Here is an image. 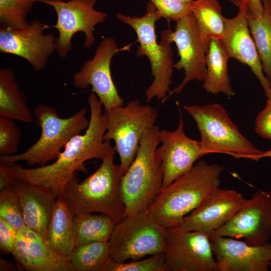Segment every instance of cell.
<instances>
[{"label":"cell","instance_id":"d590c367","mask_svg":"<svg viewBox=\"0 0 271 271\" xmlns=\"http://www.w3.org/2000/svg\"><path fill=\"white\" fill-rule=\"evenodd\" d=\"M16 180L10 166L0 163V191L12 187Z\"/></svg>","mask_w":271,"mask_h":271},{"label":"cell","instance_id":"836d02e7","mask_svg":"<svg viewBox=\"0 0 271 271\" xmlns=\"http://www.w3.org/2000/svg\"><path fill=\"white\" fill-rule=\"evenodd\" d=\"M18 230L0 218V248L6 253L14 252Z\"/></svg>","mask_w":271,"mask_h":271},{"label":"cell","instance_id":"30bf717a","mask_svg":"<svg viewBox=\"0 0 271 271\" xmlns=\"http://www.w3.org/2000/svg\"><path fill=\"white\" fill-rule=\"evenodd\" d=\"M161 39L175 43L180 59L174 64L173 67L178 70L183 69L185 74L181 84L170 91L165 101L171 95L182 92L190 81L203 82L206 73V59L210 38L201 32L191 13L176 21L174 31L170 29L163 31Z\"/></svg>","mask_w":271,"mask_h":271},{"label":"cell","instance_id":"e575fe53","mask_svg":"<svg viewBox=\"0 0 271 271\" xmlns=\"http://www.w3.org/2000/svg\"><path fill=\"white\" fill-rule=\"evenodd\" d=\"M255 130L259 136L271 140V98L267 99L264 108L257 114Z\"/></svg>","mask_w":271,"mask_h":271},{"label":"cell","instance_id":"6da1fadb","mask_svg":"<svg viewBox=\"0 0 271 271\" xmlns=\"http://www.w3.org/2000/svg\"><path fill=\"white\" fill-rule=\"evenodd\" d=\"M87 101L90 115L85 132L73 137L52 164L34 168H24L17 163L9 165L16 179L38 186L57 198L62 196L66 184L77 171L87 172L86 161L102 160L115 151L110 141L104 140L107 114L102 111V103L93 92Z\"/></svg>","mask_w":271,"mask_h":271},{"label":"cell","instance_id":"f546056e","mask_svg":"<svg viewBox=\"0 0 271 271\" xmlns=\"http://www.w3.org/2000/svg\"><path fill=\"white\" fill-rule=\"evenodd\" d=\"M0 218L18 230L26 226L20 200L13 187L0 191Z\"/></svg>","mask_w":271,"mask_h":271},{"label":"cell","instance_id":"ba28073f","mask_svg":"<svg viewBox=\"0 0 271 271\" xmlns=\"http://www.w3.org/2000/svg\"><path fill=\"white\" fill-rule=\"evenodd\" d=\"M167 230L147 210L127 215L116 223L108 240L110 257L125 262L165 252Z\"/></svg>","mask_w":271,"mask_h":271},{"label":"cell","instance_id":"603a6c76","mask_svg":"<svg viewBox=\"0 0 271 271\" xmlns=\"http://www.w3.org/2000/svg\"><path fill=\"white\" fill-rule=\"evenodd\" d=\"M74 215L62 196L55 200L49 226L47 242L58 254L68 257L75 245L73 234Z\"/></svg>","mask_w":271,"mask_h":271},{"label":"cell","instance_id":"f35d334b","mask_svg":"<svg viewBox=\"0 0 271 271\" xmlns=\"http://www.w3.org/2000/svg\"><path fill=\"white\" fill-rule=\"evenodd\" d=\"M264 10L271 20V0H261Z\"/></svg>","mask_w":271,"mask_h":271},{"label":"cell","instance_id":"8992f818","mask_svg":"<svg viewBox=\"0 0 271 271\" xmlns=\"http://www.w3.org/2000/svg\"><path fill=\"white\" fill-rule=\"evenodd\" d=\"M184 108L196 123L205 155L223 153L255 161L271 157V150H259L240 132L221 104L185 105Z\"/></svg>","mask_w":271,"mask_h":271},{"label":"cell","instance_id":"44dd1931","mask_svg":"<svg viewBox=\"0 0 271 271\" xmlns=\"http://www.w3.org/2000/svg\"><path fill=\"white\" fill-rule=\"evenodd\" d=\"M21 203L26 226L47 241L56 197L37 186L17 180L13 185Z\"/></svg>","mask_w":271,"mask_h":271},{"label":"cell","instance_id":"ac0fdd59","mask_svg":"<svg viewBox=\"0 0 271 271\" xmlns=\"http://www.w3.org/2000/svg\"><path fill=\"white\" fill-rule=\"evenodd\" d=\"M246 5L238 8L237 15L225 19V27L220 41L229 58L248 66L258 79L267 98H271V82L265 76L251 36L247 20Z\"/></svg>","mask_w":271,"mask_h":271},{"label":"cell","instance_id":"5b68a950","mask_svg":"<svg viewBox=\"0 0 271 271\" xmlns=\"http://www.w3.org/2000/svg\"><path fill=\"white\" fill-rule=\"evenodd\" d=\"M160 131L155 125L144 134L134 160L121 177L119 191L126 216L147 210L162 189L163 171L156 154Z\"/></svg>","mask_w":271,"mask_h":271},{"label":"cell","instance_id":"2e32d148","mask_svg":"<svg viewBox=\"0 0 271 271\" xmlns=\"http://www.w3.org/2000/svg\"><path fill=\"white\" fill-rule=\"evenodd\" d=\"M239 192L219 187L211 191L201 203L172 229L210 234L227 223L247 202Z\"/></svg>","mask_w":271,"mask_h":271},{"label":"cell","instance_id":"60d3db41","mask_svg":"<svg viewBox=\"0 0 271 271\" xmlns=\"http://www.w3.org/2000/svg\"><path fill=\"white\" fill-rule=\"evenodd\" d=\"M270 242L271 243V239H270ZM269 268H271V257H270V261H269Z\"/></svg>","mask_w":271,"mask_h":271},{"label":"cell","instance_id":"f1b7e54d","mask_svg":"<svg viewBox=\"0 0 271 271\" xmlns=\"http://www.w3.org/2000/svg\"><path fill=\"white\" fill-rule=\"evenodd\" d=\"M38 0H0L1 27L22 29L29 24L27 17Z\"/></svg>","mask_w":271,"mask_h":271},{"label":"cell","instance_id":"cb8c5ba5","mask_svg":"<svg viewBox=\"0 0 271 271\" xmlns=\"http://www.w3.org/2000/svg\"><path fill=\"white\" fill-rule=\"evenodd\" d=\"M229 59L220 40L211 38L206 59V73L203 87L208 93H223L232 97L235 95L228 73Z\"/></svg>","mask_w":271,"mask_h":271},{"label":"cell","instance_id":"1f68e13d","mask_svg":"<svg viewBox=\"0 0 271 271\" xmlns=\"http://www.w3.org/2000/svg\"><path fill=\"white\" fill-rule=\"evenodd\" d=\"M21 138L20 129L14 120L0 116V155L16 154Z\"/></svg>","mask_w":271,"mask_h":271},{"label":"cell","instance_id":"74e56055","mask_svg":"<svg viewBox=\"0 0 271 271\" xmlns=\"http://www.w3.org/2000/svg\"><path fill=\"white\" fill-rule=\"evenodd\" d=\"M16 268L15 265L12 263L0 258V270H15Z\"/></svg>","mask_w":271,"mask_h":271},{"label":"cell","instance_id":"7402d4cb","mask_svg":"<svg viewBox=\"0 0 271 271\" xmlns=\"http://www.w3.org/2000/svg\"><path fill=\"white\" fill-rule=\"evenodd\" d=\"M0 116L27 124L32 123L34 119L28 99L10 68L0 70Z\"/></svg>","mask_w":271,"mask_h":271},{"label":"cell","instance_id":"8d00e7d4","mask_svg":"<svg viewBox=\"0 0 271 271\" xmlns=\"http://www.w3.org/2000/svg\"><path fill=\"white\" fill-rule=\"evenodd\" d=\"M234 6L240 7L246 5V9L256 16H260L263 12V7L261 0H227Z\"/></svg>","mask_w":271,"mask_h":271},{"label":"cell","instance_id":"484cf974","mask_svg":"<svg viewBox=\"0 0 271 271\" xmlns=\"http://www.w3.org/2000/svg\"><path fill=\"white\" fill-rule=\"evenodd\" d=\"M190 9L204 35L210 39H222L225 18L222 15V8L217 0H194L190 4Z\"/></svg>","mask_w":271,"mask_h":271},{"label":"cell","instance_id":"d6a6232c","mask_svg":"<svg viewBox=\"0 0 271 271\" xmlns=\"http://www.w3.org/2000/svg\"><path fill=\"white\" fill-rule=\"evenodd\" d=\"M162 18L177 21L191 13L190 4L178 0H149Z\"/></svg>","mask_w":271,"mask_h":271},{"label":"cell","instance_id":"9a60e30c","mask_svg":"<svg viewBox=\"0 0 271 271\" xmlns=\"http://www.w3.org/2000/svg\"><path fill=\"white\" fill-rule=\"evenodd\" d=\"M48 26L34 20L22 29L1 27L0 51L26 60L35 71L43 69L56 50L57 37L44 33Z\"/></svg>","mask_w":271,"mask_h":271},{"label":"cell","instance_id":"8fae6325","mask_svg":"<svg viewBox=\"0 0 271 271\" xmlns=\"http://www.w3.org/2000/svg\"><path fill=\"white\" fill-rule=\"evenodd\" d=\"M53 8L57 15L55 25L48 26L57 30L56 51L62 59H65L72 49V39L77 33L83 32L85 39L83 47H92L95 42V26L103 23L107 16L94 9L97 0H38Z\"/></svg>","mask_w":271,"mask_h":271},{"label":"cell","instance_id":"d6986e66","mask_svg":"<svg viewBox=\"0 0 271 271\" xmlns=\"http://www.w3.org/2000/svg\"><path fill=\"white\" fill-rule=\"evenodd\" d=\"M217 271H267L271 243L253 246L230 237L210 238Z\"/></svg>","mask_w":271,"mask_h":271},{"label":"cell","instance_id":"277c9868","mask_svg":"<svg viewBox=\"0 0 271 271\" xmlns=\"http://www.w3.org/2000/svg\"><path fill=\"white\" fill-rule=\"evenodd\" d=\"M87 109L78 110L67 118L60 117L57 109L40 103L33 113L36 124L41 128L39 139L23 153L11 156H0V163L7 165L25 162L29 166H43L55 161L66 144L74 136L86 130L89 120Z\"/></svg>","mask_w":271,"mask_h":271},{"label":"cell","instance_id":"ffe728a7","mask_svg":"<svg viewBox=\"0 0 271 271\" xmlns=\"http://www.w3.org/2000/svg\"><path fill=\"white\" fill-rule=\"evenodd\" d=\"M29 271H74L68 257L57 254L39 234L27 226L18 230L12 253Z\"/></svg>","mask_w":271,"mask_h":271},{"label":"cell","instance_id":"9c48e42d","mask_svg":"<svg viewBox=\"0 0 271 271\" xmlns=\"http://www.w3.org/2000/svg\"><path fill=\"white\" fill-rule=\"evenodd\" d=\"M107 114L104 140H113L119 157L123 175L136 156L144 134L154 126L158 117L156 109L137 99L111 109Z\"/></svg>","mask_w":271,"mask_h":271},{"label":"cell","instance_id":"83f0119b","mask_svg":"<svg viewBox=\"0 0 271 271\" xmlns=\"http://www.w3.org/2000/svg\"><path fill=\"white\" fill-rule=\"evenodd\" d=\"M110 257L108 241L91 242L76 246L68 256L74 271H100Z\"/></svg>","mask_w":271,"mask_h":271},{"label":"cell","instance_id":"4dcf8cb0","mask_svg":"<svg viewBox=\"0 0 271 271\" xmlns=\"http://www.w3.org/2000/svg\"><path fill=\"white\" fill-rule=\"evenodd\" d=\"M165 252L152 255L143 259L118 262L110 257L100 271H165Z\"/></svg>","mask_w":271,"mask_h":271},{"label":"cell","instance_id":"52a82bcc","mask_svg":"<svg viewBox=\"0 0 271 271\" xmlns=\"http://www.w3.org/2000/svg\"><path fill=\"white\" fill-rule=\"evenodd\" d=\"M116 18L130 26L136 33L139 43L136 56H146L151 64V76L154 80L145 91L146 100L156 97L165 102L170 92L173 71V53L171 43L161 39L158 43L156 34V22L162 17L155 7L149 2L145 15L141 17H130L118 13Z\"/></svg>","mask_w":271,"mask_h":271},{"label":"cell","instance_id":"4316f807","mask_svg":"<svg viewBox=\"0 0 271 271\" xmlns=\"http://www.w3.org/2000/svg\"><path fill=\"white\" fill-rule=\"evenodd\" d=\"M246 16L263 72L271 82V20L264 9L262 14L259 17L246 9Z\"/></svg>","mask_w":271,"mask_h":271},{"label":"cell","instance_id":"5bb4252c","mask_svg":"<svg viewBox=\"0 0 271 271\" xmlns=\"http://www.w3.org/2000/svg\"><path fill=\"white\" fill-rule=\"evenodd\" d=\"M165 271H217L209 235L168 229Z\"/></svg>","mask_w":271,"mask_h":271},{"label":"cell","instance_id":"ab89813d","mask_svg":"<svg viewBox=\"0 0 271 271\" xmlns=\"http://www.w3.org/2000/svg\"><path fill=\"white\" fill-rule=\"evenodd\" d=\"M186 4H190L194 0H178Z\"/></svg>","mask_w":271,"mask_h":271},{"label":"cell","instance_id":"7c38bea8","mask_svg":"<svg viewBox=\"0 0 271 271\" xmlns=\"http://www.w3.org/2000/svg\"><path fill=\"white\" fill-rule=\"evenodd\" d=\"M218 236L243 239L247 244L260 246L271 239V192L259 190L225 225L211 232Z\"/></svg>","mask_w":271,"mask_h":271},{"label":"cell","instance_id":"4fadbf2b","mask_svg":"<svg viewBox=\"0 0 271 271\" xmlns=\"http://www.w3.org/2000/svg\"><path fill=\"white\" fill-rule=\"evenodd\" d=\"M120 50L122 49L118 48L113 38H104L96 48L93 57L85 61L73 76L76 88L84 89L91 86V92L97 96L105 112L124 105L113 81L110 68L113 56Z\"/></svg>","mask_w":271,"mask_h":271},{"label":"cell","instance_id":"d4e9b609","mask_svg":"<svg viewBox=\"0 0 271 271\" xmlns=\"http://www.w3.org/2000/svg\"><path fill=\"white\" fill-rule=\"evenodd\" d=\"M116 223L112 218L102 213L74 216L75 246L88 242L108 241Z\"/></svg>","mask_w":271,"mask_h":271},{"label":"cell","instance_id":"3957f363","mask_svg":"<svg viewBox=\"0 0 271 271\" xmlns=\"http://www.w3.org/2000/svg\"><path fill=\"white\" fill-rule=\"evenodd\" d=\"M114 151L102 160L98 168L82 182L76 173L66 184L62 197L74 216L95 212L106 214L117 223L126 216L120 194L123 174L114 162Z\"/></svg>","mask_w":271,"mask_h":271},{"label":"cell","instance_id":"e0dca14e","mask_svg":"<svg viewBox=\"0 0 271 271\" xmlns=\"http://www.w3.org/2000/svg\"><path fill=\"white\" fill-rule=\"evenodd\" d=\"M184 127L181 116L176 129L160 131L161 145L157 147L156 154L161 161L163 171L162 189L190 170L196 161L205 155L200 142L189 138Z\"/></svg>","mask_w":271,"mask_h":271},{"label":"cell","instance_id":"7a4b0ae2","mask_svg":"<svg viewBox=\"0 0 271 271\" xmlns=\"http://www.w3.org/2000/svg\"><path fill=\"white\" fill-rule=\"evenodd\" d=\"M221 166L201 160L161 189L147 211L167 229L177 227L220 184Z\"/></svg>","mask_w":271,"mask_h":271}]
</instances>
